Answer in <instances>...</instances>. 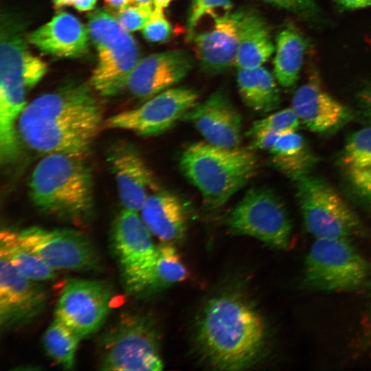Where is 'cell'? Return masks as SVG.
<instances>
[{
  "mask_svg": "<svg viewBox=\"0 0 371 371\" xmlns=\"http://www.w3.org/2000/svg\"><path fill=\"white\" fill-rule=\"evenodd\" d=\"M232 0H192L187 19L190 38L203 19L210 17L216 21L232 13Z\"/></svg>",
  "mask_w": 371,
  "mask_h": 371,
  "instance_id": "4dcf8cb0",
  "label": "cell"
},
{
  "mask_svg": "<svg viewBox=\"0 0 371 371\" xmlns=\"http://www.w3.org/2000/svg\"><path fill=\"white\" fill-rule=\"evenodd\" d=\"M89 86L68 85L27 104L17 122L19 139L44 154L87 155L102 122Z\"/></svg>",
  "mask_w": 371,
  "mask_h": 371,
  "instance_id": "6da1fadb",
  "label": "cell"
},
{
  "mask_svg": "<svg viewBox=\"0 0 371 371\" xmlns=\"http://www.w3.org/2000/svg\"><path fill=\"white\" fill-rule=\"evenodd\" d=\"M139 212L150 232L162 242L174 244L184 237L188 211L177 195L160 190L154 192L146 198Z\"/></svg>",
  "mask_w": 371,
  "mask_h": 371,
  "instance_id": "7402d4cb",
  "label": "cell"
},
{
  "mask_svg": "<svg viewBox=\"0 0 371 371\" xmlns=\"http://www.w3.org/2000/svg\"><path fill=\"white\" fill-rule=\"evenodd\" d=\"M133 5H154V0H133Z\"/></svg>",
  "mask_w": 371,
  "mask_h": 371,
  "instance_id": "7bdbcfd3",
  "label": "cell"
},
{
  "mask_svg": "<svg viewBox=\"0 0 371 371\" xmlns=\"http://www.w3.org/2000/svg\"><path fill=\"white\" fill-rule=\"evenodd\" d=\"M0 254L4 256L20 274L28 279L43 282L56 278V271L20 241L16 231L1 230Z\"/></svg>",
  "mask_w": 371,
  "mask_h": 371,
  "instance_id": "4316f807",
  "label": "cell"
},
{
  "mask_svg": "<svg viewBox=\"0 0 371 371\" xmlns=\"http://www.w3.org/2000/svg\"><path fill=\"white\" fill-rule=\"evenodd\" d=\"M87 155L52 153L35 166L29 181L33 204L46 214L81 220L91 211L93 186Z\"/></svg>",
  "mask_w": 371,
  "mask_h": 371,
  "instance_id": "3957f363",
  "label": "cell"
},
{
  "mask_svg": "<svg viewBox=\"0 0 371 371\" xmlns=\"http://www.w3.org/2000/svg\"><path fill=\"white\" fill-rule=\"evenodd\" d=\"M111 300V289L103 281L70 280L60 292L55 308V319L82 339L102 325L109 313Z\"/></svg>",
  "mask_w": 371,
  "mask_h": 371,
  "instance_id": "5bb4252c",
  "label": "cell"
},
{
  "mask_svg": "<svg viewBox=\"0 0 371 371\" xmlns=\"http://www.w3.org/2000/svg\"><path fill=\"white\" fill-rule=\"evenodd\" d=\"M293 182L305 226L315 238L350 239L362 232L357 216L324 179L308 174Z\"/></svg>",
  "mask_w": 371,
  "mask_h": 371,
  "instance_id": "ba28073f",
  "label": "cell"
},
{
  "mask_svg": "<svg viewBox=\"0 0 371 371\" xmlns=\"http://www.w3.org/2000/svg\"><path fill=\"white\" fill-rule=\"evenodd\" d=\"M172 28L166 18L164 10L154 8L150 19L142 29L146 40L152 43H164L172 36Z\"/></svg>",
  "mask_w": 371,
  "mask_h": 371,
  "instance_id": "836d02e7",
  "label": "cell"
},
{
  "mask_svg": "<svg viewBox=\"0 0 371 371\" xmlns=\"http://www.w3.org/2000/svg\"><path fill=\"white\" fill-rule=\"evenodd\" d=\"M151 234L135 211L123 208L113 223L111 249L129 292L148 291L157 258Z\"/></svg>",
  "mask_w": 371,
  "mask_h": 371,
  "instance_id": "9c48e42d",
  "label": "cell"
},
{
  "mask_svg": "<svg viewBox=\"0 0 371 371\" xmlns=\"http://www.w3.org/2000/svg\"><path fill=\"white\" fill-rule=\"evenodd\" d=\"M73 0H53L56 8H62L72 4Z\"/></svg>",
  "mask_w": 371,
  "mask_h": 371,
  "instance_id": "b9f144b4",
  "label": "cell"
},
{
  "mask_svg": "<svg viewBox=\"0 0 371 371\" xmlns=\"http://www.w3.org/2000/svg\"><path fill=\"white\" fill-rule=\"evenodd\" d=\"M108 161L123 208L139 212L146 198L160 190L153 172L137 151L126 144L114 146Z\"/></svg>",
  "mask_w": 371,
  "mask_h": 371,
  "instance_id": "ac0fdd59",
  "label": "cell"
},
{
  "mask_svg": "<svg viewBox=\"0 0 371 371\" xmlns=\"http://www.w3.org/2000/svg\"><path fill=\"white\" fill-rule=\"evenodd\" d=\"M226 222L234 234L254 237L279 249L290 245L291 220L279 196L269 188H250Z\"/></svg>",
  "mask_w": 371,
  "mask_h": 371,
  "instance_id": "8fae6325",
  "label": "cell"
},
{
  "mask_svg": "<svg viewBox=\"0 0 371 371\" xmlns=\"http://www.w3.org/2000/svg\"><path fill=\"white\" fill-rule=\"evenodd\" d=\"M292 109L300 122L311 131L319 133L334 132L351 117L345 106L314 82L297 89L292 99Z\"/></svg>",
  "mask_w": 371,
  "mask_h": 371,
  "instance_id": "d6986e66",
  "label": "cell"
},
{
  "mask_svg": "<svg viewBox=\"0 0 371 371\" xmlns=\"http://www.w3.org/2000/svg\"><path fill=\"white\" fill-rule=\"evenodd\" d=\"M96 0H73L72 5L79 11H88L93 8Z\"/></svg>",
  "mask_w": 371,
  "mask_h": 371,
  "instance_id": "ab89813d",
  "label": "cell"
},
{
  "mask_svg": "<svg viewBox=\"0 0 371 371\" xmlns=\"http://www.w3.org/2000/svg\"><path fill=\"white\" fill-rule=\"evenodd\" d=\"M87 30L98 54L90 86L104 96L125 89L126 80L139 61L136 41L109 11L97 9L88 15Z\"/></svg>",
  "mask_w": 371,
  "mask_h": 371,
  "instance_id": "8992f818",
  "label": "cell"
},
{
  "mask_svg": "<svg viewBox=\"0 0 371 371\" xmlns=\"http://www.w3.org/2000/svg\"><path fill=\"white\" fill-rule=\"evenodd\" d=\"M182 120L190 122L209 144L224 148L240 146L241 115L223 91H216L198 103Z\"/></svg>",
  "mask_w": 371,
  "mask_h": 371,
  "instance_id": "2e32d148",
  "label": "cell"
},
{
  "mask_svg": "<svg viewBox=\"0 0 371 371\" xmlns=\"http://www.w3.org/2000/svg\"><path fill=\"white\" fill-rule=\"evenodd\" d=\"M172 0H154V6L155 8L164 10Z\"/></svg>",
  "mask_w": 371,
  "mask_h": 371,
  "instance_id": "60d3db41",
  "label": "cell"
},
{
  "mask_svg": "<svg viewBox=\"0 0 371 371\" xmlns=\"http://www.w3.org/2000/svg\"><path fill=\"white\" fill-rule=\"evenodd\" d=\"M368 272L366 260L346 238H316L304 265V281L322 291L357 289Z\"/></svg>",
  "mask_w": 371,
  "mask_h": 371,
  "instance_id": "30bf717a",
  "label": "cell"
},
{
  "mask_svg": "<svg viewBox=\"0 0 371 371\" xmlns=\"http://www.w3.org/2000/svg\"><path fill=\"white\" fill-rule=\"evenodd\" d=\"M340 164L352 188L371 203V126L348 137L341 154Z\"/></svg>",
  "mask_w": 371,
  "mask_h": 371,
  "instance_id": "cb8c5ba5",
  "label": "cell"
},
{
  "mask_svg": "<svg viewBox=\"0 0 371 371\" xmlns=\"http://www.w3.org/2000/svg\"><path fill=\"white\" fill-rule=\"evenodd\" d=\"M190 38L202 68L207 73L218 74L235 65L238 34L232 12L214 21L208 30L196 32Z\"/></svg>",
  "mask_w": 371,
  "mask_h": 371,
  "instance_id": "44dd1931",
  "label": "cell"
},
{
  "mask_svg": "<svg viewBox=\"0 0 371 371\" xmlns=\"http://www.w3.org/2000/svg\"><path fill=\"white\" fill-rule=\"evenodd\" d=\"M272 165L293 181L310 174L318 157L296 131L281 135L269 150Z\"/></svg>",
  "mask_w": 371,
  "mask_h": 371,
  "instance_id": "d4e9b609",
  "label": "cell"
},
{
  "mask_svg": "<svg viewBox=\"0 0 371 371\" xmlns=\"http://www.w3.org/2000/svg\"><path fill=\"white\" fill-rule=\"evenodd\" d=\"M232 14L238 34V49L235 65L238 69L262 66L274 51L266 21L256 10L251 8H240L233 12Z\"/></svg>",
  "mask_w": 371,
  "mask_h": 371,
  "instance_id": "603a6c76",
  "label": "cell"
},
{
  "mask_svg": "<svg viewBox=\"0 0 371 371\" xmlns=\"http://www.w3.org/2000/svg\"><path fill=\"white\" fill-rule=\"evenodd\" d=\"M192 63L190 54L184 50L152 54L134 67L125 89L137 98H150L179 82L190 71Z\"/></svg>",
  "mask_w": 371,
  "mask_h": 371,
  "instance_id": "e0dca14e",
  "label": "cell"
},
{
  "mask_svg": "<svg viewBox=\"0 0 371 371\" xmlns=\"http://www.w3.org/2000/svg\"><path fill=\"white\" fill-rule=\"evenodd\" d=\"M198 98L197 93L190 88H169L137 108L109 117L104 126L129 131L143 137L160 135L181 120L198 104Z\"/></svg>",
  "mask_w": 371,
  "mask_h": 371,
  "instance_id": "7c38bea8",
  "label": "cell"
},
{
  "mask_svg": "<svg viewBox=\"0 0 371 371\" xmlns=\"http://www.w3.org/2000/svg\"><path fill=\"white\" fill-rule=\"evenodd\" d=\"M265 327L258 313L234 295L211 299L199 318L196 341L201 354L212 367L239 370L252 365L260 355Z\"/></svg>",
  "mask_w": 371,
  "mask_h": 371,
  "instance_id": "7a4b0ae2",
  "label": "cell"
},
{
  "mask_svg": "<svg viewBox=\"0 0 371 371\" xmlns=\"http://www.w3.org/2000/svg\"><path fill=\"white\" fill-rule=\"evenodd\" d=\"M20 274L0 254V325L5 330L29 324L44 310L47 293L43 286Z\"/></svg>",
  "mask_w": 371,
  "mask_h": 371,
  "instance_id": "9a60e30c",
  "label": "cell"
},
{
  "mask_svg": "<svg viewBox=\"0 0 371 371\" xmlns=\"http://www.w3.org/2000/svg\"><path fill=\"white\" fill-rule=\"evenodd\" d=\"M159 334L152 319L135 313L122 314L98 342L100 370H160Z\"/></svg>",
  "mask_w": 371,
  "mask_h": 371,
  "instance_id": "52a82bcc",
  "label": "cell"
},
{
  "mask_svg": "<svg viewBox=\"0 0 371 371\" xmlns=\"http://www.w3.org/2000/svg\"><path fill=\"white\" fill-rule=\"evenodd\" d=\"M154 5H131L115 14L120 25L127 31L142 30L150 18Z\"/></svg>",
  "mask_w": 371,
  "mask_h": 371,
  "instance_id": "d6a6232c",
  "label": "cell"
},
{
  "mask_svg": "<svg viewBox=\"0 0 371 371\" xmlns=\"http://www.w3.org/2000/svg\"><path fill=\"white\" fill-rule=\"evenodd\" d=\"M304 49V42L295 31L285 29L278 34L273 61L274 74L282 87H290L297 80Z\"/></svg>",
  "mask_w": 371,
  "mask_h": 371,
  "instance_id": "83f0119b",
  "label": "cell"
},
{
  "mask_svg": "<svg viewBox=\"0 0 371 371\" xmlns=\"http://www.w3.org/2000/svg\"><path fill=\"white\" fill-rule=\"evenodd\" d=\"M344 8L348 9H358L371 5V0H336Z\"/></svg>",
  "mask_w": 371,
  "mask_h": 371,
  "instance_id": "74e56055",
  "label": "cell"
},
{
  "mask_svg": "<svg viewBox=\"0 0 371 371\" xmlns=\"http://www.w3.org/2000/svg\"><path fill=\"white\" fill-rule=\"evenodd\" d=\"M80 337L68 326L54 319L43 336L49 356L65 370L73 369Z\"/></svg>",
  "mask_w": 371,
  "mask_h": 371,
  "instance_id": "f1b7e54d",
  "label": "cell"
},
{
  "mask_svg": "<svg viewBox=\"0 0 371 371\" xmlns=\"http://www.w3.org/2000/svg\"><path fill=\"white\" fill-rule=\"evenodd\" d=\"M189 271L173 243L157 246V258L148 290L170 286L187 280Z\"/></svg>",
  "mask_w": 371,
  "mask_h": 371,
  "instance_id": "f546056e",
  "label": "cell"
},
{
  "mask_svg": "<svg viewBox=\"0 0 371 371\" xmlns=\"http://www.w3.org/2000/svg\"><path fill=\"white\" fill-rule=\"evenodd\" d=\"M20 241L54 270L90 271L99 267L98 253L82 232L29 227L16 232Z\"/></svg>",
  "mask_w": 371,
  "mask_h": 371,
  "instance_id": "4fadbf2b",
  "label": "cell"
},
{
  "mask_svg": "<svg viewBox=\"0 0 371 371\" xmlns=\"http://www.w3.org/2000/svg\"><path fill=\"white\" fill-rule=\"evenodd\" d=\"M22 26L5 16L1 23L0 143L19 141L18 120L27 105V92L45 74L47 65L28 49Z\"/></svg>",
  "mask_w": 371,
  "mask_h": 371,
  "instance_id": "5b68a950",
  "label": "cell"
},
{
  "mask_svg": "<svg viewBox=\"0 0 371 371\" xmlns=\"http://www.w3.org/2000/svg\"><path fill=\"white\" fill-rule=\"evenodd\" d=\"M179 166L183 175L200 192L205 205L216 210L254 177L258 169V158L249 146L224 148L200 142L183 151Z\"/></svg>",
  "mask_w": 371,
  "mask_h": 371,
  "instance_id": "277c9868",
  "label": "cell"
},
{
  "mask_svg": "<svg viewBox=\"0 0 371 371\" xmlns=\"http://www.w3.org/2000/svg\"><path fill=\"white\" fill-rule=\"evenodd\" d=\"M280 134L272 132H262L251 137V142L249 147L254 150H269Z\"/></svg>",
  "mask_w": 371,
  "mask_h": 371,
  "instance_id": "d590c367",
  "label": "cell"
},
{
  "mask_svg": "<svg viewBox=\"0 0 371 371\" xmlns=\"http://www.w3.org/2000/svg\"><path fill=\"white\" fill-rule=\"evenodd\" d=\"M361 102L364 114L371 120V86L361 94Z\"/></svg>",
  "mask_w": 371,
  "mask_h": 371,
  "instance_id": "f35d334b",
  "label": "cell"
},
{
  "mask_svg": "<svg viewBox=\"0 0 371 371\" xmlns=\"http://www.w3.org/2000/svg\"><path fill=\"white\" fill-rule=\"evenodd\" d=\"M300 124V120L292 107L284 109L254 122L247 131L246 135L251 137L262 132H272L282 135L296 131Z\"/></svg>",
  "mask_w": 371,
  "mask_h": 371,
  "instance_id": "1f68e13d",
  "label": "cell"
},
{
  "mask_svg": "<svg viewBox=\"0 0 371 371\" xmlns=\"http://www.w3.org/2000/svg\"><path fill=\"white\" fill-rule=\"evenodd\" d=\"M291 12L308 14L316 10L313 0H259Z\"/></svg>",
  "mask_w": 371,
  "mask_h": 371,
  "instance_id": "e575fe53",
  "label": "cell"
},
{
  "mask_svg": "<svg viewBox=\"0 0 371 371\" xmlns=\"http://www.w3.org/2000/svg\"><path fill=\"white\" fill-rule=\"evenodd\" d=\"M105 5L109 10L113 14H116L118 12L126 8L133 5V0H104Z\"/></svg>",
  "mask_w": 371,
  "mask_h": 371,
  "instance_id": "8d00e7d4",
  "label": "cell"
},
{
  "mask_svg": "<svg viewBox=\"0 0 371 371\" xmlns=\"http://www.w3.org/2000/svg\"><path fill=\"white\" fill-rule=\"evenodd\" d=\"M89 32L74 15L62 12L31 32L30 43L43 53L60 58L81 56L88 49Z\"/></svg>",
  "mask_w": 371,
  "mask_h": 371,
  "instance_id": "ffe728a7",
  "label": "cell"
},
{
  "mask_svg": "<svg viewBox=\"0 0 371 371\" xmlns=\"http://www.w3.org/2000/svg\"><path fill=\"white\" fill-rule=\"evenodd\" d=\"M236 79L240 95L251 109L266 113L279 106L280 95L276 80L265 67L238 69Z\"/></svg>",
  "mask_w": 371,
  "mask_h": 371,
  "instance_id": "484cf974",
  "label": "cell"
}]
</instances>
